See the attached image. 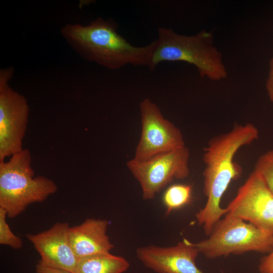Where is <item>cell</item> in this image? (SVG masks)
<instances>
[{"label":"cell","mask_w":273,"mask_h":273,"mask_svg":"<svg viewBox=\"0 0 273 273\" xmlns=\"http://www.w3.org/2000/svg\"><path fill=\"white\" fill-rule=\"evenodd\" d=\"M136 252L145 266L157 273H203L196 265L198 249L185 238L173 246L152 245L140 247Z\"/></svg>","instance_id":"obj_10"},{"label":"cell","mask_w":273,"mask_h":273,"mask_svg":"<svg viewBox=\"0 0 273 273\" xmlns=\"http://www.w3.org/2000/svg\"><path fill=\"white\" fill-rule=\"evenodd\" d=\"M30 151L24 149L9 161L0 162V208L13 218L30 204L42 202L58 190L55 182L34 176Z\"/></svg>","instance_id":"obj_4"},{"label":"cell","mask_w":273,"mask_h":273,"mask_svg":"<svg viewBox=\"0 0 273 273\" xmlns=\"http://www.w3.org/2000/svg\"><path fill=\"white\" fill-rule=\"evenodd\" d=\"M226 214L273 233V194L253 170L225 208Z\"/></svg>","instance_id":"obj_8"},{"label":"cell","mask_w":273,"mask_h":273,"mask_svg":"<svg viewBox=\"0 0 273 273\" xmlns=\"http://www.w3.org/2000/svg\"><path fill=\"white\" fill-rule=\"evenodd\" d=\"M265 87L269 99L273 103V57L269 62V72Z\"/></svg>","instance_id":"obj_19"},{"label":"cell","mask_w":273,"mask_h":273,"mask_svg":"<svg viewBox=\"0 0 273 273\" xmlns=\"http://www.w3.org/2000/svg\"><path fill=\"white\" fill-rule=\"evenodd\" d=\"M259 133L252 123H235L230 131L211 138L204 148L203 193L207 200L196 217L207 236L214 224L226 214L225 208L220 206L224 193L231 181L239 179L243 173L242 167L234 161L236 154L257 140Z\"/></svg>","instance_id":"obj_1"},{"label":"cell","mask_w":273,"mask_h":273,"mask_svg":"<svg viewBox=\"0 0 273 273\" xmlns=\"http://www.w3.org/2000/svg\"><path fill=\"white\" fill-rule=\"evenodd\" d=\"M68 222H58L41 233L25 235L39 253L44 265L75 273L78 258L70 245Z\"/></svg>","instance_id":"obj_11"},{"label":"cell","mask_w":273,"mask_h":273,"mask_svg":"<svg viewBox=\"0 0 273 273\" xmlns=\"http://www.w3.org/2000/svg\"><path fill=\"white\" fill-rule=\"evenodd\" d=\"M129 267L121 256L110 253L78 258L75 273H123Z\"/></svg>","instance_id":"obj_13"},{"label":"cell","mask_w":273,"mask_h":273,"mask_svg":"<svg viewBox=\"0 0 273 273\" xmlns=\"http://www.w3.org/2000/svg\"><path fill=\"white\" fill-rule=\"evenodd\" d=\"M155 40V48L148 67L150 71L164 61H182L194 65L201 77L212 81L227 77L222 55L214 45L211 32L201 30L187 35L171 28L160 27Z\"/></svg>","instance_id":"obj_3"},{"label":"cell","mask_w":273,"mask_h":273,"mask_svg":"<svg viewBox=\"0 0 273 273\" xmlns=\"http://www.w3.org/2000/svg\"><path fill=\"white\" fill-rule=\"evenodd\" d=\"M29 114L23 95L9 86L0 90V162L24 149Z\"/></svg>","instance_id":"obj_9"},{"label":"cell","mask_w":273,"mask_h":273,"mask_svg":"<svg viewBox=\"0 0 273 273\" xmlns=\"http://www.w3.org/2000/svg\"><path fill=\"white\" fill-rule=\"evenodd\" d=\"M142 130L133 159L144 161L159 154L185 146L180 130L165 118L148 98L140 103Z\"/></svg>","instance_id":"obj_7"},{"label":"cell","mask_w":273,"mask_h":273,"mask_svg":"<svg viewBox=\"0 0 273 273\" xmlns=\"http://www.w3.org/2000/svg\"><path fill=\"white\" fill-rule=\"evenodd\" d=\"M208 236L194 244L208 259L250 251L270 253L273 250V233L228 214L214 224Z\"/></svg>","instance_id":"obj_5"},{"label":"cell","mask_w":273,"mask_h":273,"mask_svg":"<svg viewBox=\"0 0 273 273\" xmlns=\"http://www.w3.org/2000/svg\"><path fill=\"white\" fill-rule=\"evenodd\" d=\"M254 170L261 175L273 194V149L259 157Z\"/></svg>","instance_id":"obj_15"},{"label":"cell","mask_w":273,"mask_h":273,"mask_svg":"<svg viewBox=\"0 0 273 273\" xmlns=\"http://www.w3.org/2000/svg\"><path fill=\"white\" fill-rule=\"evenodd\" d=\"M258 268L259 273H273V250L261 258Z\"/></svg>","instance_id":"obj_17"},{"label":"cell","mask_w":273,"mask_h":273,"mask_svg":"<svg viewBox=\"0 0 273 273\" xmlns=\"http://www.w3.org/2000/svg\"><path fill=\"white\" fill-rule=\"evenodd\" d=\"M14 68L8 67L0 70V90L9 86L8 82L13 76Z\"/></svg>","instance_id":"obj_18"},{"label":"cell","mask_w":273,"mask_h":273,"mask_svg":"<svg viewBox=\"0 0 273 273\" xmlns=\"http://www.w3.org/2000/svg\"><path fill=\"white\" fill-rule=\"evenodd\" d=\"M36 273H73L67 270L44 265L39 261L36 265Z\"/></svg>","instance_id":"obj_20"},{"label":"cell","mask_w":273,"mask_h":273,"mask_svg":"<svg viewBox=\"0 0 273 273\" xmlns=\"http://www.w3.org/2000/svg\"><path fill=\"white\" fill-rule=\"evenodd\" d=\"M7 216L6 210L0 208V244L15 249H21L23 246V242L11 230L6 221Z\"/></svg>","instance_id":"obj_16"},{"label":"cell","mask_w":273,"mask_h":273,"mask_svg":"<svg viewBox=\"0 0 273 273\" xmlns=\"http://www.w3.org/2000/svg\"><path fill=\"white\" fill-rule=\"evenodd\" d=\"M109 224L106 219L88 218L79 225L70 227L69 242L78 258L110 253L114 246L107 235Z\"/></svg>","instance_id":"obj_12"},{"label":"cell","mask_w":273,"mask_h":273,"mask_svg":"<svg viewBox=\"0 0 273 273\" xmlns=\"http://www.w3.org/2000/svg\"><path fill=\"white\" fill-rule=\"evenodd\" d=\"M191 186L186 184H174L165 192L163 201L166 208V214L179 209L189 204L192 199Z\"/></svg>","instance_id":"obj_14"},{"label":"cell","mask_w":273,"mask_h":273,"mask_svg":"<svg viewBox=\"0 0 273 273\" xmlns=\"http://www.w3.org/2000/svg\"><path fill=\"white\" fill-rule=\"evenodd\" d=\"M112 19L99 17L87 25L67 23L61 34L71 48L83 59L110 70L126 65L149 67L155 48V40L149 44H131L117 31Z\"/></svg>","instance_id":"obj_2"},{"label":"cell","mask_w":273,"mask_h":273,"mask_svg":"<svg viewBox=\"0 0 273 273\" xmlns=\"http://www.w3.org/2000/svg\"><path fill=\"white\" fill-rule=\"evenodd\" d=\"M189 149L185 146L138 161L132 159L126 166L139 182L144 200L153 199L174 179H183L190 173Z\"/></svg>","instance_id":"obj_6"}]
</instances>
